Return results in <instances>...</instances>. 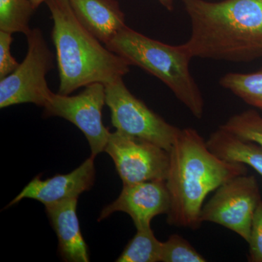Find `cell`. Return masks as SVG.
<instances>
[{
    "instance_id": "obj_5",
    "label": "cell",
    "mask_w": 262,
    "mask_h": 262,
    "mask_svg": "<svg viewBox=\"0 0 262 262\" xmlns=\"http://www.w3.org/2000/svg\"><path fill=\"white\" fill-rule=\"evenodd\" d=\"M26 36L27 56L13 73L0 80L1 108L26 103L44 107L53 94L46 75L54 68V55L39 28L31 29Z\"/></svg>"
},
{
    "instance_id": "obj_23",
    "label": "cell",
    "mask_w": 262,
    "mask_h": 262,
    "mask_svg": "<svg viewBox=\"0 0 262 262\" xmlns=\"http://www.w3.org/2000/svg\"><path fill=\"white\" fill-rule=\"evenodd\" d=\"M47 0H30L31 3L34 7V9H37V8H39V5L42 4V3H46Z\"/></svg>"
},
{
    "instance_id": "obj_11",
    "label": "cell",
    "mask_w": 262,
    "mask_h": 262,
    "mask_svg": "<svg viewBox=\"0 0 262 262\" xmlns=\"http://www.w3.org/2000/svg\"><path fill=\"white\" fill-rule=\"evenodd\" d=\"M94 159V157H90L78 168L67 174H57L45 180L35 177L7 207H11L24 199L35 200L45 206L78 199L81 194L94 186L96 179Z\"/></svg>"
},
{
    "instance_id": "obj_21",
    "label": "cell",
    "mask_w": 262,
    "mask_h": 262,
    "mask_svg": "<svg viewBox=\"0 0 262 262\" xmlns=\"http://www.w3.org/2000/svg\"><path fill=\"white\" fill-rule=\"evenodd\" d=\"M11 33L0 31V80L13 73L19 66L10 52L13 38Z\"/></svg>"
},
{
    "instance_id": "obj_7",
    "label": "cell",
    "mask_w": 262,
    "mask_h": 262,
    "mask_svg": "<svg viewBox=\"0 0 262 262\" xmlns=\"http://www.w3.org/2000/svg\"><path fill=\"white\" fill-rule=\"evenodd\" d=\"M257 180L253 176H237L221 185L203 206L202 222L226 227L248 242L253 215L261 202Z\"/></svg>"
},
{
    "instance_id": "obj_4",
    "label": "cell",
    "mask_w": 262,
    "mask_h": 262,
    "mask_svg": "<svg viewBox=\"0 0 262 262\" xmlns=\"http://www.w3.org/2000/svg\"><path fill=\"white\" fill-rule=\"evenodd\" d=\"M106 48L140 67L168 86L196 118L204 113V100L189 70L193 58L185 45L170 46L125 27L106 45Z\"/></svg>"
},
{
    "instance_id": "obj_22",
    "label": "cell",
    "mask_w": 262,
    "mask_h": 262,
    "mask_svg": "<svg viewBox=\"0 0 262 262\" xmlns=\"http://www.w3.org/2000/svg\"><path fill=\"white\" fill-rule=\"evenodd\" d=\"M160 4L165 7L169 11H172L174 9V0H158Z\"/></svg>"
},
{
    "instance_id": "obj_12",
    "label": "cell",
    "mask_w": 262,
    "mask_h": 262,
    "mask_svg": "<svg viewBox=\"0 0 262 262\" xmlns=\"http://www.w3.org/2000/svg\"><path fill=\"white\" fill-rule=\"evenodd\" d=\"M78 199L46 206V213L58 239V251L67 262H89L88 246L82 237L77 215Z\"/></svg>"
},
{
    "instance_id": "obj_8",
    "label": "cell",
    "mask_w": 262,
    "mask_h": 262,
    "mask_svg": "<svg viewBox=\"0 0 262 262\" xmlns=\"http://www.w3.org/2000/svg\"><path fill=\"white\" fill-rule=\"evenodd\" d=\"M106 104L105 84L93 83L77 96L52 94L44 106L43 117H58L78 127L85 136L96 158L104 151L110 132L104 126L102 110Z\"/></svg>"
},
{
    "instance_id": "obj_19",
    "label": "cell",
    "mask_w": 262,
    "mask_h": 262,
    "mask_svg": "<svg viewBox=\"0 0 262 262\" xmlns=\"http://www.w3.org/2000/svg\"><path fill=\"white\" fill-rule=\"evenodd\" d=\"M163 262H205L206 258L179 234H172L165 242H162Z\"/></svg>"
},
{
    "instance_id": "obj_13",
    "label": "cell",
    "mask_w": 262,
    "mask_h": 262,
    "mask_svg": "<svg viewBox=\"0 0 262 262\" xmlns=\"http://www.w3.org/2000/svg\"><path fill=\"white\" fill-rule=\"evenodd\" d=\"M80 24L103 44L126 27L125 16L117 0H69Z\"/></svg>"
},
{
    "instance_id": "obj_9",
    "label": "cell",
    "mask_w": 262,
    "mask_h": 262,
    "mask_svg": "<svg viewBox=\"0 0 262 262\" xmlns=\"http://www.w3.org/2000/svg\"><path fill=\"white\" fill-rule=\"evenodd\" d=\"M104 151L113 159L123 184L166 180L170 153L154 143L116 130Z\"/></svg>"
},
{
    "instance_id": "obj_17",
    "label": "cell",
    "mask_w": 262,
    "mask_h": 262,
    "mask_svg": "<svg viewBox=\"0 0 262 262\" xmlns=\"http://www.w3.org/2000/svg\"><path fill=\"white\" fill-rule=\"evenodd\" d=\"M34 10L30 0H0V31L27 35Z\"/></svg>"
},
{
    "instance_id": "obj_10",
    "label": "cell",
    "mask_w": 262,
    "mask_h": 262,
    "mask_svg": "<svg viewBox=\"0 0 262 262\" xmlns=\"http://www.w3.org/2000/svg\"><path fill=\"white\" fill-rule=\"evenodd\" d=\"M170 198L165 180L148 181L136 184H123L117 199L105 207L98 217V222L115 212L130 215L136 229L151 227L155 216L168 214Z\"/></svg>"
},
{
    "instance_id": "obj_1",
    "label": "cell",
    "mask_w": 262,
    "mask_h": 262,
    "mask_svg": "<svg viewBox=\"0 0 262 262\" xmlns=\"http://www.w3.org/2000/svg\"><path fill=\"white\" fill-rule=\"evenodd\" d=\"M193 58L248 62L262 57V0H182Z\"/></svg>"
},
{
    "instance_id": "obj_18",
    "label": "cell",
    "mask_w": 262,
    "mask_h": 262,
    "mask_svg": "<svg viewBox=\"0 0 262 262\" xmlns=\"http://www.w3.org/2000/svg\"><path fill=\"white\" fill-rule=\"evenodd\" d=\"M220 127L262 147V117L254 110L234 115Z\"/></svg>"
},
{
    "instance_id": "obj_16",
    "label": "cell",
    "mask_w": 262,
    "mask_h": 262,
    "mask_svg": "<svg viewBox=\"0 0 262 262\" xmlns=\"http://www.w3.org/2000/svg\"><path fill=\"white\" fill-rule=\"evenodd\" d=\"M220 84L243 101L262 110V69L253 73H229Z\"/></svg>"
},
{
    "instance_id": "obj_3",
    "label": "cell",
    "mask_w": 262,
    "mask_h": 262,
    "mask_svg": "<svg viewBox=\"0 0 262 262\" xmlns=\"http://www.w3.org/2000/svg\"><path fill=\"white\" fill-rule=\"evenodd\" d=\"M59 73L58 94L93 83L106 84L128 73L130 64L108 50L77 20L69 0H47Z\"/></svg>"
},
{
    "instance_id": "obj_2",
    "label": "cell",
    "mask_w": 262,
    "mask_h": 262,
    "mask_svg": "<svg viewBox=\"0 0 262 262\" xmlns=\"http://www.w3.org/2000/svg\"><path fill=\"white\" fill-rule=\"evenodd\" d=\"M169 153L165 182L170 207L167 222L196 230L203 223L201 211L207 195L234 177L247 174V165L219 158L193 128L181 130Z\"/></svg>"
},
{
    "instance_id": "obj_14",
    "label": "cell",
    "mask_w": 262,
    "mask_h": 262,
    "mask_svg": "<svg viewBox=\"0 0 262 262\" xmlns=\"http://www.w3.org/2000/svg\"><path fill=\"white\" fill-rule=\"evenodd\" d=\"M206 144L219 158L244 164L262 176V147L256 143L241 139L220 126L212 133Z\"/></svg>"
},
{
    "instance_id": "obj_20",
    "label": "cell",
    "mask_w": 262,
    "mask_h": 262,
    "mask_svg": "<svg viewBox=\"0 0 262 262\" xmlns=\"http://www.w3.org/2000/svg\"><path fill=\"white\" fill-rule=\"evenodd\" d=\"M249 254L248 260L251 262H262V201L255 211L249 241Z\"/></svg>"
},
{
    "instance_id": "obj_6",
    "label": "cell",
    "mask_w": 262,
    "mask_h": 262,
    "mask_svg": "<svg viewBox=\"0 0 262 262\" xmlns=\"http://www.w3.org/2000/svg\"><path fill=\"white\" fill-rule=\"evenodd\" d=\"M106 104L116 130L154 143L170 152L181 129L150 110L127 89L121 78L105 84Z\"/></svg>"
},
{
    "instance_id": "obj_15",
    "label": "cell",
    "mask_w": 262,
    "mask_h": 262,
    "mask_svg": "<svg viewBox=\"0 0 262 262\" xmlns=\"http://www.w3.org/2000/svg\"><path fill=\"white\" fill-rule=\"evenodd\" d=\"M162 242L155 237L151 227L137 229L124 248L117 262H158L161 258Z\"/></svg>"
}]
</instances>
